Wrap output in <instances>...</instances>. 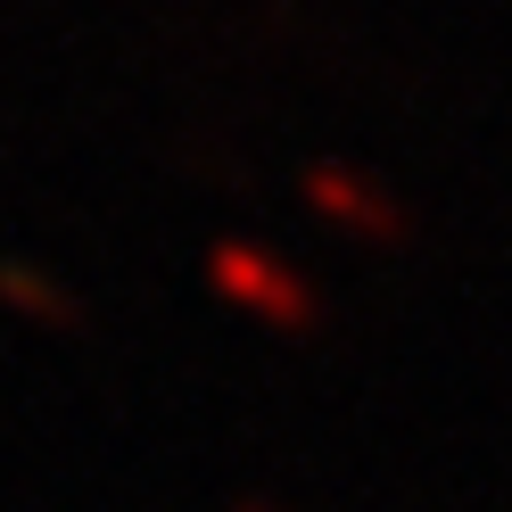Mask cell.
<instances>
[{"label": "cell", "mask_w": 512, "mask_h": 512, "mask_svg": "<svg viewBox=\"0 0 512 512\" xmlns=\"http://www.w3.org/2000/svg\"><path fill=\"white\" fill-rule=\"evenodd\" d=\"M298 207L323 223V232L356 240V248H413V232H422V215H413V199L397 190V174L364 166V157H306Z\"/></svg>", "instance_id": "7a4b0ae2"}, {"label": "cell", "mask_w": 512, "mask_h": 512, "mask_svg": "<svg viewBox=\"0 0 512 512\" xmlns=\"http://www.w3.org/2000/svg\"><path fill=\"white\" fill-rule=\"evenodd\" d=\"M0 314L25 323V331H83V290L67 273H50L42 256L9 248L0 256Z\"/></svg>", "instance_id": "3957f363"}, {"label": "cell", "mask_w": 512, "mask_h": 512, "mask_svg": "<svg viewBox=\"0 0 512 512\" xmlns=\"http://www.w3.org/2000/svg\"><path fill=\"white\" fill-rule=\"evenodd\" d=\"M207 290L232 314H248V323L281 331V339L323 331V290H314V273L298 265L290 248H273V240H248V232L215 240L207 248Z\"/></svg>", "instance_id": "6da1fadb"}]
</instances>
